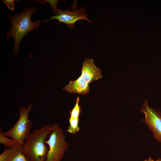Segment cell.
I'll return each mask as SVG.
<instances>
[{
    "label": "cell",
    "mask_w": 161,
    "mask_h": 161,
    "mask_svg": "<svg viewBox=\"0 0 161 161\" xmlns=\"http://www.w3.org/2000/svg\"><path fill=\"white\" fill-rule=\"evenodd\" d=\"M37 11L36 7L26 8L21 13L9 17L12 27L6 33V38H14V53L15 55L19 51V45L24 37L30 31L37 29L41 24V20H35L33 22L31 21V15Z\"/></svg>",
    "instance_id": "6da1fadb"
},
{
    "label": "cell",
    "mask_w": 161,
    "mask_h": 161,
    "mask_svg": "<svg viewBox=\"0 0 161 161\" xmlns=\"http://www.w3.org/2000/svg\"><path fill=\"white\" fill-rule=\"evenodd\" d=\"M52 131V126L47 124L30 134L23 145V153L28 161H45L49 150L46 141Z\"/></svg>",
    "instance_id": "7a4b0ae2"
},
{
    "label": "cell",
    "mask_w": 161,
    "mask_h": 161,
    "mask_svg": "<svg viewBox=\"0 0 161 161\" xmlns=\"http://www.w3.org/2000/svg\"><path fill=\"white\" fill-rule=\"evenodd\" d=\"M52 126V131L46 143L49 150L45 161H61L68 147L64 133L58 124L54 123Z\"/></svg>",
    "instance_id": "3957f363"
},
{
    "label": "cell",
    "mask_w": 161,
    "mask_h": 161,
    "mask_svg": "<svg viewBox=\"0 0 161 161\" xmlns=\"http://www.w3.org/2000/svg\"><path fill=\"white\" fill-rule=\"evenodd\" d=\"M32 106L33 103H30L26 109L20 106V116L18 120L10 130L3 132L5 136L11 137L18 144L23 145L30 134L32 123L28 118V115Z\"/></svg>",
    "instance_id": "277c9868"
},
{
    "label": "cell",
    "mask_w": 161,
    "mask_h": 161,
    "mask_svg": "<svg viewBox=\"0 0 161 161\" xmlns=\"http://www.w3.org/2000/svg\"><path fill=\"white\" fill-rule=\"evenodd\" d=\"M140 111L145 115L141 119L142 122L151 130L154 138L161 143V112L158 109L150 107L147 100L143 101Z\"/></svg>",
    "instance_id": "5b68a950"
},
{
    "label": "cell",
    "mask_w": 161,
    "mask_h": 161,
    "mask_svg": "<svg viewBox=\"0 0 161 161\" xmlns=\"http://www.w3.org/2000/svg\"><path fill=\"white\" fill-rule=\"evenodd\" d=\"M56 13V15L52 16L49 19L45 20V21L55 19L58 21L59 23L61 22L66 24L71 30L73 28L75 23L78 20H84L90 23H92V21L87 18L84 6L82 7L79 10L75 9L72 11L57 9Z\"/></svg>",
    "instance_id": "8992f818"
},
{
    "label": "cell",
    "mask_w": 161,
    "mask_h": 161,
    "mask_svg": "<svg viewBox=\"0 0 161 161\" xmlns=\"http://www.w3.org/2000/svg\"><path fill=\"white\" fill-rule=\"evenodd\" d=\"M81 71V76L89 84L102 78L100 69L95 65L93 59H85Z\"/></svg>",
    "instance_id": "52a82bcc"
},
{
    "label": "cell",
    "mask_w": 161,
    "mask_h": 161,
    "mask_svg": "<svg viewBox=\"0 0 161 161\" xmlns=\"http://www.w3.org/2000/svg\"><path fill=\"white\" fill-rule=\"evenodd\" d=\"M89 84L80 76L75 80L70 81L63 89L72 93L85 95L89 92Z\"/></svg>",
    "instance_id": "ba28073f"
},
{
    "label": "cell",
    "mask_w": 161,
    "mask_h": 161,
    "mask_svg": "<svg viewBox=\"0 0 161 161\" xmlns=\"http://www.w3.org/2000/svg\"><path fill=\"white\" fill-rule=\"evenodd\" d=\"M11 148V153L7 161H28L23 154V145L17 144Z\"/></svg>",
    "instance_id": "9c48e42d"
},
{
    "label": "cell",
    "mask_w": 161,
    "mask_h": 161,
    "mask_svg": "<svg viewBox=\"0 0 161 161\" xmlns=\"http://www.w3.org/2000/svg\"><path fill=\"white\" fill-rule=\"evenodd\" d=\"M79 118H70L69 119V126L66 131L72 134H75L78 132L80 128L79 126Z\"/></svg>",
    "instance_id": "30bf717a"
},
{
    "label": "cell",
    "mask_w": 161,
    "mask_h": 161,
    "mask_svg": "<svg viewBox=\"0 0 161 161\" xmlns=\"http://www.w3.org/2000/svg\"><path fill=\"white\" fill-rule=\"evenodd\" d=\"M0 143L8 148H11L18 144L13 139L7 138L4 134L1 126L0 127Z\"/></svg>",
    "instance_id": "8fae6325"
},
{
    "label": "cell",
    "mask_w": 161,
    "mask_h": 161,
    "mask_svg": "<svg viewBox=\"0 0 161 161\" xmlns=\"http://www.w3.org/2000/svg\"><path fill=\"white\" fill-rule=\"evenodd\" d=\"M79 96L77 97L76 103L72 110L69 111L70 118H79L80 114L81 112L82 109L80 106L79 105Z\"/></svg>",
    "instance_id": "7c38bea8"
},
{
    "label": "cell",
    "mask_w": 161,
    "mask_h": 161,
    "mask_svg": "<svg viewBox=\"0 0 161 161\" xmlns=\"http://www.w3.org/2000/svg\"><path fill=\"white\" fill-rule=\"evenodd\" d=\"M37 2L40 4H45L47 2L49 3L52 6L53 12L54 13H56L58 9L57 5L58 0H37Z\"/></svg>",
    "instance_id": "4fadbf2b"
},
{
    "label": "cell",
    "mask_w": 161,
    "mask_h": 161,
    "mask_svg": "<svg viewBox=\"0 0 161 161\" xmlns=\"http://www.w3.org/2000/svg\"><path fill=\"white\" fill-rule=\"evenodd\" d=\"M11 152V148H9L4 150L0 155V161H7L10 155Z\"/></svg>",
    "instance_id": "5bb4252c"
},
{
    "label": "cell",
    "mask_w": 161,
    "mask_h": 161,
    "mask_svg": "<svg viewBox=\"0 0 161 161\" xmlns=\"http://www.w3.org/2000/svg\"><path fill=\"white\" fill-rule=\"evenodd\" d=\"M18 1L15 0H3L2 1L6 5L9 10L13 11L14 10L15 1Z\"/></svg>",
    "instance_id": "9a60e30c"
},
{
    "label": "cell",
    "mask_w": 161,
    "mask_h": 161,
    "mask_svg": "<svg viewBox=\"0 0 161 161\" xmlns=\"http://www.w3.org/2000/svg\"><path fill=\"white\" fill-rule=\"evenodd\" d=\"M143 161H156V160H154L151 157H149L148 160H145Z\"/></svg>",
    "instance_id": "2e32d148"
},
{
    "label": "cell",
    "mask_w": 161,
    "mask_h": 161,
    "mask_svg": "<svg viewBox=\"0 0 161 161\" xmlns=\"http://www.w3.org/2000/svg\"><path fill=\"white\" fill-rule=\"evenodd\" d=\"M156 161H161V158H159L156 160Z\"/></svg>",
    "instance_id": "e0dca14e"
}]
</instances>
